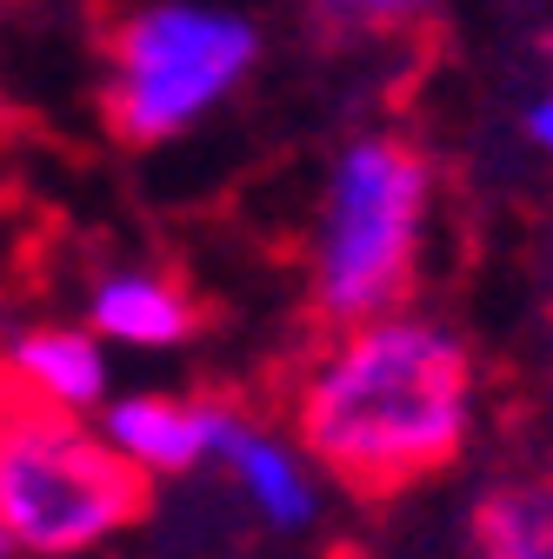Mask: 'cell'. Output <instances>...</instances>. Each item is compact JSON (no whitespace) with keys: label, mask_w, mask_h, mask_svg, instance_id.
<instances>
[{"label":"cell","mask_w":553,"mask_h":559,"mask_svg":"<svg viewBox=\"0 0 553 559\" xmlns=\"http://www.w3.org/2000/svg\"><path fill=\"white\" fill-rule=\"evenodd\" d=\"M154 507V479L133 473L74 413L34 400L0 360V533L14 552L74 559Z\"/></svg>","instance_id":"cell-2"},{"label":"cell","mask_w":553,"mask_h":559,"mask_svg":"<svg viewBox=\"0 0 553 559\" xmlns=\"http://www.w3.org/2000/svg\"><path fill=\"white\" fill-rule=\"evenodd\" d=\"M473 559H553V479H501L473 500Z\"/></svg>","instance_id":"cell-9"},{"label":"cell","mask_w":553,"mask_h":559,"mask_svg":"<svg viewBox=\"0 0 553 559\" xmlns=\"http://www.w3.org/2000/svg\"><path fill=\"white\" fill-rule=\"evenodd\" d=\"M434 200V160L407 133H361L327 174L314 240V320L333 333L400 313L421 273V227Z\"/></svg>","instance_id":"cell-3"},{"label":"cell","mask_w":553,"mask_h":559,"mask_svg":"<svg viewBox=\"0 0 553 559\" xmlns=\"http://www.w3.org/2000/svg\"><path fill=\"white\" fill-rule=\"evenodd\" d=\"M294 440L354 500H393L427 473L454 466L473 433V354L427 313H387L374 326L333 333L301 373Z\"/></svg>","instance_id":"cell-1"},{"label":"cell","mask_w":553,"mask_h":559,"mask_svg":"<svg viewBox=\"0 0 553 559\" xmlns=\"http://www.w3.org/2000/svg\"><path fill=\"white\" fill-rule=\"evenodd\" d=\"M107 447L133 466V473H193L207 453H221L227 447V433H234V419H240V406H227V400H187V393H127V400H114L107 413Z\"/></svg>","instance_id":"cell-5"},{"label":"cell","mask_w":553,"mask_h":559,"mask_svg":"<svg viewBox=\"0 0 553 559\" xmlns=\"http://www.w3.org/2000/svg\"><path fill=\"white\" fill-rule=\"evenodd\" d=\"M0 559H14V539H8V533H0Z\"/></svg>","instance_id":"cell-11"},{"label":"cell","mask_w":553,"mask_h":559,"mask_svg":"<svg viewBox=\"0 0 553 559\" xmlns=\"http://www.w3.org/2000/svg\"><path fill=\"white\" fill-rule=\"evenodd\" d=\"M8 373L34 400L74 413V419L94 413V406H107V354H101L94 333H74V326H34V333H21L8 346Z\"/></svg>","instance_id":"cell-7"},{"label":"cell","mask_w":553,"mask_h":559,"mask_svg":"<svg viewBox=\"0 0 553 559\" xmlns=\"http://www.w3.org/2000/svg\"><path fill=\"white\" fill-rule=\"evenodd\" d=\"M520 133H527V147H540V154L553 160V87H546V94L520 114Z\"/></svg>","instance_id":"cell-10"},{"label":"cell","mask_w":553,"mask_h":559,"mask_svg":"<svg viewBox=\"0 0 553 559\" xmlns=\"http://www.w3.org/2000/svg\"><path fill=\"white\" fill-rule=\"evenodd\" d=\"M221 460H227V473L240 479V493L254 500V513H260L273 533H301V526H314L320 493H314L307 466H301L281 440H273V433H260V427H247V419H234V433H227Z\"/></svg>","instance_id":"cell-8"},{"label":"cell","mask_w":553,"mask_h":559,"mask_svg":"<svg viewBox=\"0 0 553 559\" xmlns=\"http://www.w3.org/2000/svg\"><path fill=\"white\" fill-rule=\"evenodd\" d=\"M260 60V27L234 8H133L107 27V127L133 147L187 133Z\"/></svg>","instance_id":"cell-4"},{"label":"cell","mask_w":553,"mask_h":559,"mask_svg":"<svg viewBox=\"0 0 553 559\" xmlns=\"http://www.w3.org/2000/svg\"><path fill=\"white\" fill-rule=\"evenodd\" d=\"M87 313L120 346H180L207 320V307L167 273H107L87 300Z\"/></svg>","instance_id":"cell-6"}]
</instances>
